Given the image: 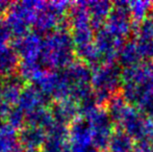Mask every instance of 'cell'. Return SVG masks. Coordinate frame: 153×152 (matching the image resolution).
Instances as JSON below:
<instances>
[{
	"instance_id": "17",
	"label": "cell",
	"mask_w": 153,
	"mask_h": 152,
	"mask_svg": "<svg viewBox=\"0 0 153 152\" xmlns=\"http://www.w3.org/2000/svg\"><path fill=\"white\" fill-rule=\"evenodd\" d=\"M10 4H12V2L2 1V0H0V16H1L2 14H6V13H7Z\"/></svg>"
},
{
	"instance_id": "10",
	"label": "cell",
	"mask_w": 153,
	"mask_h": 152,
	"mask_svg": "<svg viewBox=\"0 0 153 152\" xmlns=\"http://www.w3.org/2000/svg\"><path fill=\"white\" fill-rule=\"evenodd\" d=\"M24 81L19 75H14L2 81V91L0 99L10 106L14 108L18 103L21 92L24 87Z\"/></svg>"
},
{
	"instance_id": "15",
	"label": "cell",
	"mask_w": 153,
	"mask_h": 152,
	"mask_svg": "<svg viewBox=\"0 0 153 152\" xmlns=\"http://www.w3.org/2000/svg\"><path fill=\"white\" fill-rule=\"evenodd\" d=\"M5 122L10 124L16 130L22 129L26 125V116L24 115V113L22 110H20L17 106H15L8 113L7 117L5 119Z\"/></svg>"
},
{
	"instance_id": "13",
	"label": "cell",
	"mask_w": 153,
	"mask_h": 152,
	"mask_svg": "<svg viewBox=\"0 0 153 152\" xmlns=\"http://www.w3.org/2000/svg\"><path fill=\"white\" fill-rule=\"evenodd\" d=\"M40 61H21L18 68L19 76L23 81L34 82L44 71Z\"/></svg>"
},
{
	"instance_id": "3",
	"label": "cell",
	"mask_w": 153,
	"mask_h": 152,
	"mask_svg": "<svg viewBox=\"0 0 153 152\" xmlns=\"http://www.w3.org/2000/svg\"><path fill=\"white\" fill-rule=\"evenodd\" d=\"M69 5L70 3L67 1L43 2V5L38 12L32 25L36 33H38L39 35H48L49 33L57 28L66 27L64 23L67 18Z\"/></svg>"
},
{
	"instance_id": "18",
	"label": "cell",
	"mask_w": 153,
	"mask_h": 152,
	"mask_svg": "<svg viewBox=\"0 0 153 152\" xmlns=\"http://www.w3.org/2000/svg\"><path fill=\"white\" fill-rule=\"evenodd\" d=\"M1 91H2V82L0 81V96H1Z\"/></svg>"
},
{
	"instance_id": "1",
	"label": "cell",
	"mask_w": 153,
	"mask_h": 152,
	"mask_svg": "<svg viewBox=\"0 0 153 152\" xmlns=\"http://www.w3.org/2000/svg\"><path fill=\"white\" fill-rule=\"evenodd\" d=\"M74 56V42L66 27L49 33L43 39L40 62L52 71H62L72 64Z\"/></svg>"
},
{
	"instance_id": "12",
	"label": "cell",
	"mask_w": 153,
	"mask_h": 152,
	"mask_svg": "<svg viewBox=\"0 0 153 152\" xmlns=\"http://www.w3.org/2000/svg\"><path fill=\"white\" fill-rule=\"evenodd\" d=\"M18 136L15 128L0 120V152H21Z\"/></svg>"
},
{
	"instance_id": "11",
	"label": "cell",
	"mask_w": 153,
	"mask_h": 152,
	"mask_svg": "<svg viewBox=\"0 0 153 152\" xmlns=\"http://www.w3.org/2000/svg\"><path fill=\"white\" fill-rule=\"evenodd\" d=\"M53 119L57 123L67 125L69 122H73L77 114V105L75 100L71 98L59 100L51 108Z\"/></svg>"
},
{
	"instance_id": "14",
	"label": "cell",
	"mask_w": 153,
	"mask_h": 152,
	"mask_svg": "<svg viewBox=\"0 0 153 152\" xmlns=\"http://www.w3.org/2000/svg\"><path fill=\"white\" fill-rule=\"evenodd\" d=\"M54 122L51 110L47 108H43L26 116V124L38 126L45 130L48 129Z\"/></svg>"
},
{
	"instance_id": "9",
	"label": "cell",
	"mask_w": 153,
	"mask_h": 152,
	"mask_svg": "<svg viewBox=\"0 0 153 152\" xmlns=\"http://www.w3.org/2000/svg\"><path fill=\"white\" fill-rule=\"evenodd\" d=\"M20 65V57L13 46H0V79L15 75Z\"/></svg>"
},
{
	"instance_id": "16",
	"label": "cell",
	"mask_w": 153,
	"mask_h": 152,
	"mask_svg": "<svg viewBox=\"0 0 153 152\" xmlns=\"http://www.w3.org/2000/svg\"><path fill=\"white\" fill-rule=\"evenodd\" d=\"M13 37L10 29L6 23L5 19L0 16V46L7 45V42Z\"/></svg>"
},
{
	"instance_id": "2",
	"label": "cell",
	"mask_w": 153,
	"mask_h": 152,
	"mask_svg": "<svg viewBox=\"0 0 153 152\" xmlns=\"http://www.w3.org/2000/svg\"><path fill=\"white\" fill-rule=\"evenodd\" d=\"M44 1L25 0L20 2H12L5 21L10 29V33L16 38L29 33V28L33 25L38 12Z\"/></svg>"
},
{
	"instance_id": "6",
	"label": "cell",
	"mask_w": 153,
	"mask_h": 152,
	"mask_svg": "<svg viewBox=\"0 0 153 152\" xmlns=\"http://www.w3.org/2000/svg\"><path fill=\"white\" fill-rule=\"evenodd\" d=\"M48 101L47 96L39 87L29 85L23 87L16 106L27 116L43 108H47Z\"/></svg>"
},
{
	"instance_id": "8",
	"label": "cell",
	"mask_w": 153,
	"mask_h": 152,
	"mask_svg": "<svg viewBox=\"0 0 153 152\" xmlns=\"http://www.w3.org/2000/svg\"><path fill=\"white\" fill-rule=\"evenodd\" d=\"M18 138L19 147L22 152H40L46 139V130L26 124L21 129Z\"/></svg>"
},
{
	"instance_id": "4",
	"label": "cell",
	"mask_w": 153,
	"mask_h": 152,
	"mask_svg": "<svg viewBox=\"0 0 153 152\" xmlns=\"http://www.w3.org/2000/svg\"><path fill=\"white\" fill-rule=\"evenodd\" d=\"M33 85L39 87L48 99L59 101L70 98L68 85L62 71L44 70Z\"/></svg>"
},
{
	"instance_id": "5",
	"label": "cell",
	"mask_w": 153,
	"mask_h": 152,
	"mask_svg": "<svg viewBox=\"0 0 153 152\" xmlns=\"http://www.w3.org/2000/svg\"><path fill=\"white\" fill-rule=\"evenodd\" d=\"M13 47L22 61H40L43 39L36 31H29L21 37L16 38Z\"/></svg>"
},
{
	"instance_id": "7",
	"label": "cell",
	"mask_w": 153,
	"mask_h": 152,
	"mask_svg": "<svg viewBox=\"0 0 153 152\" xmlns=\"http://www.w3.org/2000/svg\"><path fill=\"white\" fill-rule=\"evenodd\" d=\"M69 129L67 125L54 122L46 130L42 152H68Z\"/></svg>"
}]
</instances>
